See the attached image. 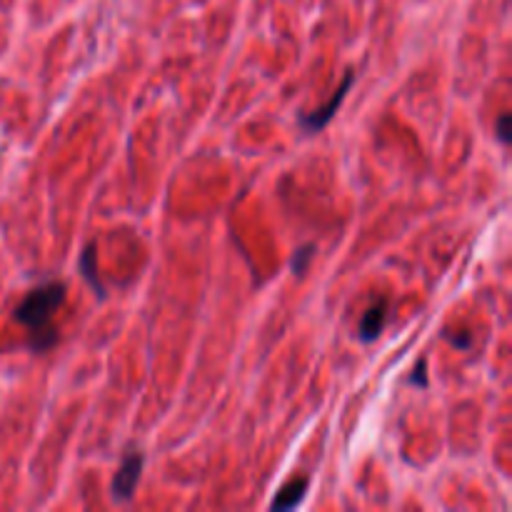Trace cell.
Listing matches in <instances>:
<instances>
[{
  "label": "cell",
  "mask_w": 512,
  "mask_h": 512,
  "mask_svg": "<svg viewBox=\"0 0 512 512\" xmlns=\"http://www.w3.org/2000/svg\"><path fill=\"white\" fill-rule=\"evenodd\" d=\"M65 295H68V288H65L63 280H48V283L30 290L20 300L18 308L13 310L15 323H20L28 330L30 353L40 355L58 343V330L53 328V315L65 303Z\"/></svg>",
  "instance_id": "6da1fadb"
},
{
  "label": "cell",
  "mask_w": 512,
  "mask_h": 512,
  "mask_svg": "<svg viewBox=\"0 0 512 512\" xmlns=\"http://www.w3.org/2000/svg\"><path fill=\"white\" fill-rule=\"evenodd\" d=\"M143 463L145 458L138 450H130V453L125 455L118 473H115L113 483H110V495H113L115 503H128V500H133L140 483V475H143Z\"/></svg>",
  "instance_id": "7a4b0ae2"
},
{
  "label": "cell",
  "mask_w": 512,
  "mask_h": 512,
  "mask_svg": "<svg viewBox=\"0 0 512 512\" xmlns=\"http://www.w3.org/2000/svg\"><path fill=\"white\" fill-rule=\"evenodd\" d=\"M353 83H355V73L353 70H348L343 78V83H340V88L333 93V98H330L323 108L313 110V113H308L300 118V125H303L305 133H318V130H323L325 125L335 118V113H338V108L343 105L345 95H348V90L353 88Z\"/></svg>",
  "instance_id": "3957f363"
},
{
  "label": "cell",
  "mask_w": 512,
  "mask_h": 512,
  "mask_svg": "<svg viewBox=\"0 0 512 512\" xmlns=\"http://www.w3.org/2000/svg\"><path fill=\"white\" fill-rule=\"evenodd\" d=\"M388 323V298H378L368 310H365L363 320L358 325V338L360 343H373L380 338Z\"/></svg>",
  "instance_id": "277c9868"
},
{
  "label": "cell",
  "mask_w": 512,
  "mask_h": 512,
  "mask_svg": "<svg viewBox=\"0 0 512 512\" xmlns=\"http://www.w3.org/2000/svg\"><path fill=\"white\" fill-rule=\"evenodd\" d=\"M308 485H310L308 478H295V480H290L288 485H283V488H280L278 498L273 500V505H270V510L280 512V510H293V508H298V505L303 503L305 493H308Z\"/></svg>",
  "instance_id": "5b68a950"
},
{
  "label": "cell",
  "mask_w": 512,
  "mask_h": 512,
  "mask_svg": "<svg viewBox=\"0 0 512 512\" xmlns=\"http://www.w3.org/2000/svg\"><path fill=\"white\" fill-rule=\"evenodd\" d=\"M80 273H83V278L88 280V285L93 288V293L98 295L100 300H103L105 298V288H103V283H100V278H98V245H95V243L85 245L83 255H80Z\"/></svg>",
  "instance_id": "8992f818"
},
{
  "label": "cell",
  "mask_w": 512,
  "mask_h": 512,
  "mask_svg": "<svg viewBox=\"0 0 512 512\" xmlns=\"http://www.w3.org/2000/svg\"><path fill=\"white\" fill-rule=\"evenodd\" d=\"M313 255H315L313 245H303V248H298V253H293V260H290V270H293L295 275H303L305 270H308Z\"/></svg>",
  "instance_id": "52a82bcc"
},
{
  "label": "cell",
  "mask_w": 512,
  "mask_h": 512,
  "mask_svg": "<svg viewBox=\"0 0 512 512\" xmlns=\"http://www.w3.org/2000/svg\"><path fill=\"white\" fill-rule=\"evenodd\" d=\"M445 340H450V343L455 345L458 350H470L473 348V333H450V330H445L443 333Z\"/></svg>",
  "instance_id": "ba28073f"
},
{
  "label": "cell",
  "mask_w": 512,
  "mask_h": 512,
  "mask_svg": "<svg viewBox=\"0 0 512 512\" xmlns=\"http://www.w3.org/2000/svg\"><path fill=\"white\" fill-rule=\"evenodd\" d=\"M410 383L418 385V388H428V363H425V360H420V363L415 365V373L413 378H410Z\"/></svg>",
  "instance_id": "9c48e42d"
},
{
  "label": "cell",
  "mask_w": 512,
  "mask_h": 512,
  "mask_svg": "<svg viewBox=\"0 0 512 512\" xmlns=\"http://www.w3.org/2000/svg\"><path fill=\"white\" fill-rule=\"evenodd\" d=\"M510 120H512V115L510 113H503L498 118V140L500 143H510Z\"/></svg>",
  "instance_id": "30bf717a"
}]
</instances>
